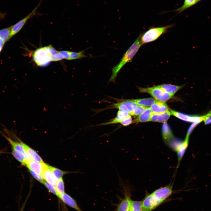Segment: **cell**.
<instances>
[{"mask_svg":"<svg viewBox=\"0 0 211 211\" xmlns=\"http://www.w3.org/2000/svg\"><path fill=\"white\" fill-rule=\"evenodd\" d=\"M141 34L138 36L134 42L128 48L119 62L112 68V74L108 82H114L119 72L127 63L131 61L142 45L140 38Z\"/></svg>","mask_w":211,"mask_h":211,"instance_id":"6da1fadb","label":"cell"},{"mask_svg":"<svg viewBox=\"0 0 211 211\" xmlns=\"http://www.w3.org/2000/svg\"><path fill=\"white\" fill-rule=\"evenodd\" d=\"M173 25L174 24H171L150 28L142 35L141 34L140 42L142 45L155 40L166 33L169 28Z\"/></svg>","mask_w":211,"mask_h":211,"instance_id":"7a4b0ae2","label":"cell"},{"mask_svg":"<svg viewBox=\"0 0 211 211\" xmlns=\"http://www.w3.org/2000/svg\"><path fill=\"white\" fill-rule=\"evenodd\" d=\"M139 90L141 92L149 94L156 100L164 102L170 99L173 96L157 86L145 88H140Z\"/></svg>","mask_w":211,"mask_h":211,"instance_id":"3957f363","label":"cell"},{"mask_svg":"<svg viewBox=\"0 0 211 211\" xmlns=\"http://www.w3.org/2000/svg\"><path fill=\"white\" fill-rule=\"evenodd\" d=\"M42 1V0H41L37 6L27 16L18 21L13 25L11 26L9 38V39L21 30L29 19L35 16L40 15L42 14L38 12L37 11V9L40 6Z\"/></svg>","mask_w":211,"mask_h":211,"instance_id":"277c9868","label":"cell"},{"mask_svg":"<svg viewBox=\"0 0 211 211\" xmlns=\"http://www.w3.org/2000/svg\"><path fill=\"white\" fill-rule=\"evenodd\" d=\"M123 188L124 197L120 200L117 205L115 211H130L132 200L131 198V191L129 187L122 185Z\"/></svg>","mask_w":211,"mask_h":211,"instance_id":"5b68a950","label":"cell"},{"mask_svg":"<svg viewBox=\"0 0 211 211\" xmlns=\"http://www.w3.org/2000/svg\"><path fill=\"white\" fill-rule=\"evenodd\" d=\"M50 55L44 47L36 50L33 55V59L39 66H44L51 61Z\"/></svg>","mask_w":211,"mask_h":211,"instance_id":"8992f818","label":"cell"},{"mask_svg":"<svg viewBox=\"0 0 211 211\" xmlns=\"http://www.w3.org/2000/svg\"><path fill=\"white\" fill-rule=\"evenodd\" d=\"M164 201L156 198L152 194L147 195L142 200L144 211H152L161 204Z\"/></svg>","mask_w":211,"mask_h":211,"instance_id":"52a82bcc","label":"cell"},{"mask_svg":"<svg viewBox=\"0 0 211 211\" xmlns=\"http://www.w3.org/2000/svg\"><path fill=\"white\" fill-rule=\"evenodd\" d=\"M173 185H170L158 189L152 194L157 199L164 201L172 193Z\"/></svg>","mask_w":211,"mask_h":211,"instance_id":"ba28073f","label":"cell"},{"mask_svg":"<svg viewBox=\"0 0 211 211\" xmlns=\"http://www.w3.org/2000/svg\"><path fill=\"white\" fill-rule=\"evenodd\" d=\"M171 114L184 121L189 122H199L203 121V116L190 115L171 110Z\"/></svg>","mask_w":211,"mask_h":211,"instance_id":"9c48e42d","label":"cell"},{"mask_svg":"<svg viewBox=\"0 0 211 211\" xmlns=\"http://www.w3.org/2000/svg\"><path fill=\"white\" fill-rule=\"evenodd\" d=\"M44 163H40L32 159L28 161L25 166L36 173L41 176L42 173L46 165Z\"/></svg>","mask_w":211,"mask_h":211,"instance_id":"30bf717a","label":"cell"},{"mask_svg":"<svg viewBox=\"0 0 211 211\" xmlns=\"http://www.w3.org/2000/svg\"><path fill=\"white\" fill-rule=\"evenodd\" d=\"M1 133L2 134V135L8 142L11 146L12 149H13L22 154L25 156L28 161L31 159V158L28 155L25 150L19 142L14 141L10 137L7 136L4 133L2 132Z\"/></svg>","mask_w":211,"mask_h":211,"instance_id":"8fae6325","label":"cell"},{"mask_svg":"<svg viewBox=\"0 0 211 211\" xmlns=\"http://www.w3.org/2000/svg\"><path fill=\"white\" fill-rule=\"evenodd\" d=\"M47 166V165L46 164L41 176L47 182L56 188L58 180L52 171L48 168Z\"/></svg>","mask_w":211,"mask_h":211,"instance_id":"7c38bea8","label":"cell"},{"mask_svg":"<svg viewBox=\"0 0 211 211\" xmlns=\"http://www.w3.org/2000/svg\"><path fill=\"white\" fill-rule=\"evenodd\" d=\"M59 198L65 204L77 211H83L79 207L75 200L68 194L64 193Z\"/></svg>","mask_w":211,"mask_h":211,"instance_id":"4fadbf2b","label":"cell"},{"mask_svg":"<svg viewBox=\"0 0 211 211\" xmlns=\"http://www.w3.org/2000/svg\"><path fill=\"white\" fill-rule=\"evenodd\" d=\"M16 137L28 155L32 159L39 162L44 163L40 157L35 151L22 142L16 136Z\"/></svg>","mask_w":211,"mask_h":211,"instance_id":"5bb4252c","label":"cell"},{"mask_svg":"<svg viewBox=\"0 0 211 211\" xmlns=\"http://www.w3.org/2000/svg\"><path fill=\"white\" fill-rule=\"evenodd\" d=\"M129 115L130 114L128 112L124 110H118L116 116L112 120L97 125H105L120 123L124 118Z\"/></svg>","mask_w":211,"mask_h":211,"instance_id":"9a60e30c","label":"cell"},{"mask_svg":"<svg viewBox=\"0 0 211 211\" xmlns=\"http://www.w3.org/2000/svg\"><path fill=\"white\" fill-rule=\"evenodd\" d=\"M152 112L160 113L169 110V108L164 102L156 100L150 108Z\"/></svg>","mask_w":211,"mask_h":211,"instance_id":"2e32d148","label":"cell"},{"mask_svg":"<svg viewBox=\"0 0 211 211\" xmlns=\"http://www.w3.org/2000/svg\"><path fill=\"white\" fill-rule=\"evenodd\" d=\"M162 133L164 140L167 144L173 138L171 129L167 123L165 122L163 125Z\"/></svg>","mask_w":211,"mask_h":211,"instance_id":"e0dca14e","label":"cell"},{"mask_svg":"<svg viewBox=\"0 0 211 211\" xmlns=\"http://www.w3.org/2000/svg\"><path fill=\"white\" fill-rule=\"evenodd\" d=\"M152 113L150 108L148 107L143 113L132 121V123L149 121Z\"/></svg>","mask_w":211,"mask_h":211,"instance_id":"ac0fdd59","label":"cell"},{"mask_svg":"<svg viewBox=\"0 0 211 211\" xmlns=\"http://www.w3.org/2000/svg\"><path fill=\"white\" fill-rule=\"evenodd\" d=\"M166 92L173 95L182 87V86L172 84H164L157 86Z\"/></svg>","mask_w":211,"mask_h":211,"instance_id":"d6986e66","label":"cell"},{"mask_svg":"<svg viewBox=\"0 0 211 211\" xmlns=\"http://www.w3.org/2000/svg\"><path fill=\"white\" fill-rule=\"evenodd\" d=\"M196 3V0H184L182 6L177 9L171 11V12H178V14H179Z\"/></svg>","mask_w":211,"mask_h":211,"instance_id":"ffe728a7","label":"cell"},{"mask_svg":"<svg viewBox=\"0 0 211 211\" xmlns=\"http://www.w3.org/2000/svg\"><path fill=\"white\" fill-rule=\"evenodd\" d=\"M133 100L137 105L145 106H151L156 101V100L152 98L133 99Z\"/></svg>","mask_w":211,"mask_h":211,"instance_id":"44dd1931","label":"cell"},{"mask_svg":"<svg viewBox=\"0 0 211 211\" xmlns=\"http://www.w3.org/2000/svg\"><path fill=\"white\" fill-rule=\"evenodd\" d=\"M130 211H144L142 206V200H132Z\"/></svg>","mask_w":211,"mask_h":211,"instance_id":"7402d4cb","label":"cell"},{"mask_svg":"<svg viewBox=\"0 0 211 211\" xmlns=\"http://www.w3.org/2000/svg\"><path fill=\"white\" fill-rule=\"evenodd\" d=\"M121 100L126 107L130 114L133 111L137 106L133 99Z\"/></svg>","mask_w":211,"mask_h":211,"instance_id":"603a6c76","label":"cell"},{"mask_svg":"<svg viewBox=\"0 0 211 211\" xmlns=\"http://www.w3.org/2000/svg\"><path fill=\"white\" fill-rule=\"evenodd\" d=\"M12 154L17 160L22 164L25 165L28 161L22 154L13 149H12Z\"/></svg>","mask_w":211,"mask_h":211,"instance_id":"cb8c5ba5","label":"cell"},{"mask_svg":"<svg viewBox=\"0 0 211 211\" xmlns=\"http://www.w3.org/2000/svg\"><path fill=\"white\" fill-rule=\"evenodd\" d=\"M11 26L0 30V38L6 42L9 40Z\"/></svg>","mask_w":211,"mask_h":211,"instance_id":"d4e9b609","label":"cell"},{"mask_svg":"<svg viewBox=\"0 0 211 211\" xmlns=\"http://www.w3.org/2000/svg\"><path fill=\"white\" fill-rule=\"evenodd\" d=\"M188 139H185L184 140V142L183 145L180 149L177 152L178 162H180L181 160V159L185 152L186 151L188 147Z\"/></svg>","mask_w":211,"mask_h":211,"instance_id":"484cf974","label":"cell"},{"mask_svg":"<svg viewBox=\"0 0 211 211\" xmlns=\"http://www.w3.org/2000/svg\"><path fill=\"white\" fill-rule=\"evenodd\" d=\"M171 113L169 110L163 113H158L157 121L159 122H165L169 118Z\"/></svg>","mask_w":211,"mask_h":211,"instance_id":"4316f807","label":"cell"},{"mask_svg":"<svg viewBox=\"0 0 211 211\" xmlns=\"http://www.w3.org/2000/svg\"><path fill=\"white\" fill-rule=\"evenodd\" d=\"M84 50L79 52L70 51V60L79 59L87 57L84 54Z\"/></svg>","mask_w":211,"mask_h":211,"instance_id":"83f0119b","label":"cell"},{"mask_svg":"<svg viewBox=\"0 0 211 211\" xmlns=\"http://www.w3.org/2000/svg\"><path fill=\"white\" fill-rule=\"evenodd\" d=\"M48 168L52 171L57 180L62 178L66 172L63 171L48 165Z\"/></svg>","mask_w":211,"mask_h":211,"instance_id":"f1b7e54d","label":"cell"},{"mask_svg":"<svg viewBox=\"0 0 211 211\" xmlns=\"http://www.w3.org/2000/svg\"><path fill=\"white\" fill-rule=\"evenodd\" d=\"M56 188L59 195V197L65 193L64 183L62 178L57 180Z\"/></svg>","mask_w":211,"mask_h":211,"instance_id":"f546056e","label":"cell"},{"mask_svg":"<svg viewBox=\"0 0 211 211\" xmlns=\"http://www.w3.org/2000/svg\"><path fill=\"white\" fill-rule=\"evenodd\" d=\"M147 108L146 106L137 105L135 109L130 114L133 116L139 115L143 113Z\"/></svg>","mask_w":211,"mask_h":211,"instance_id":"4dcf8cb0","label":"cell"},{"mask_svg":"<svg viewBox=\"0 0 211 211\" xmlns=\"http://www.w3.org/2000/svg\"><path fill=\"white\" fill-rule=\"evenodd\" d=\"M43 184H44L50 192L56 195L58 197H59V195L55 187L45 181Z\"/></svg>","mask_w":211,"mask_h":211,"instance_id":"1f68e13d","label":"cell"},{"mask_svg":"<svg viewBox=\"0 0 211 211\" xmlns=\"http://www.w3.org/2000/svg\"><path fill=\"white\" fill-rule=\"evenodd\" d=\"M132 119L130 114L124 118L120 123L124 126H127L132 123Z\"/></svg>","mask_w":211,"mask_h":211,"instance_id":"d6a6232c","label":"cell"},{"mask_svg":"<svg viewBox=\"0 0 211 211\" xmlns=\"http://www.w3.org/2000/svg\"><path fill=\"white\" fill-rule=\"evenodd\" d=\"M45 49L49 54L50 57L58 53V51L52 45L44 47Z\"/></svg>","mask_w":211,"mask_h":211,"instance_id":"836d02e7","label":"cell"},{"mask_svg":"<svg viewBox=\"0 0 211 211\" xmlns=\"http://www.w3.org/2000/svg\"><path fill=\"white\" fill-rule=\"evenodd\" d=\"M200 122H194L189 127L187 133L186 139H188L189 137L195 127Z\"/></svg>","mask_w":211,"mask_h":211,"instance_id":"e575fe53","label":"cell"},{"mask_svg":"<svg viewBox=\"0 0 211 211\" xmlns=\"http://www.w3.org/2000/svg\"><path fill=\"white\" fill-rule=\"evenodd\" d=\"M58 53L63 59L70 60V51H58Z\"/></svg>","mask_w":211,"mask_h":211,"instance_id":"d590c367","label":"cell"},{"mask_svg":"<svg viewBox=\"0 0 211 211\" xmlns=\"http://www.w3.org/2000/svg\"><path fill=\"white\" fill-rule=\"evenodd\" d=\"M203 121H204L205 125L211 123V110L206 115H203Z\"/></svg>","mask_w":211,"mask_h":211,"instance_id":"8d00e7d4","label":"cell"},{"mask_svg":"<svg viewBox=\"0 0 211 211\" xmlns=\"http://www.w3.org/2000/svg\"><path fill=\"white\" fill-rule=\"evenodd\" d=\"M30 172L33 176L37 180L40 182V183H43L45 181L41 175H39L33 171L29 170Z\"/></svg>","mask_w":211,"mask_h":211,"instance_id":"74e56055","label":"cell"},{"mask_svg":"<svg viewBox=\"0 0 211 211\" xmlns=\"http://www.w3.org/2000/svg\"><path fill=\"white\" fill-rule=\"evenodd\" d=\"M50 58L51 61H60L63 59L58 53H58L56 54L51 56Z\"/></svg>","mask_w":211,"mask_h":211,"instance_id":"f35d334b","label":"cell"},{"mask_svg":"<svg viewBox=\"0 0 211 211\" xmlns=\"http://www.w3.org/2000/svg\"><path fill=\"white\" fill-rule=\"evenodd\" d=\"M158 115V113H156L152 112L149 121L156 122Z\"/></svg>","mask_w":211,"mask_h":211,"instance_id":"ab89813d","label":"cell"},{"mask_svg":"<svg viewBox=\"0 0 211 211\" xmlns=\"http://www.w3.org/2000/svg\"><path fill=\"white\" fill-rule=\"evenodd\" d=\"M5 42L1 39L0 38V52L1 51Z\"/></svg>","mask_w":211,"mask_h":211,"instance_id":"60d3db41","label":"cell"},{"mask_svg":"<svg viewBox=\"0 0 211 211\" xmlns=\"http://www.w3.org/2000/svg\"><path fill=\"white\" fill-rule=\"evenodd\" d=\"M5 15L4 13L0 12V19L4 18Z\"/></svg>","mask_w":211,"mask_h":211,"instance_id":"b9f144b4","label":"cell"},{"mask_svg":"<svg viewBox=\"0 0 211 211\" xmlns=\"http://www.w3.org/2000/svg\"><path fill=\"white\" fill-rule=\"evenodd\" d=\"M24 207V204L22 206L20 211H23Z\"/></svg>","mask_w":211,"mask_h":211,"instance_id":"7bdbcfd3","label":"cell"},{"mask_svg":"<svg viewBox=\"0 0 211 211\" xmlns=\"http://www.w3.org/2000/svg\"><path fill=\"white\" fill-rule=\"evenodd\" d=\"M5 153V152H4L1 150H0V154L4 153Z\"/></svg>","mask_w":211,"mask_h":211,"instance_id":"ee69618b","label":"cell"},{"mask_svg":"<svg viewBox=\"0 0 211 211\" xmlns=\"http://www.w3.org/2000/svg\"><path fill=\"white\" fill-rule=\"evenodd\" d=\"M201 0H196V3H197L198 2H199V1H200Z\"/></svg>","mask_w":211,"mask_h":211,"instance_id":"f6af8a7d","label":"cell"}]
</instances>
